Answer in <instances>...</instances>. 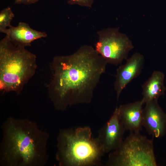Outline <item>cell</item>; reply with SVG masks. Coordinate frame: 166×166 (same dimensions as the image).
Wrapping results in <instances>:
<instances>
[{
    "label": "cell",
    "instance_id": "cell-1",
    "mask_svg": "<svg viewBox=\"0 0 166 166\" xmlns=\"http://www.w3.org/2000/svg\"><path fill=\"white\" fill-rule=\"evenodd\" d=\"M107 64L95 49L88 45L81 46L70 55L55 56L48 87L55 109L63 111L69 106L90 103Z\"/></svg>",
    "mask_w": 166,
    "mask_h": 166
},
{
    "label": "cell",
    "instance_id": "cell-2",
    "mask_svg": "<svg viewBox=\"0 0 166 166\" xmlns=\"http://www.w3.org/2000/svg\"><path fill=\"white\" fill-rule=\"evenodd\" d=\"M1 166H44L49 158V133L26 118H7L1 126Z\"/></svg>",
    "mask_w": 166,
    "mask_h": 166
},
{
    "label": "cell",
    "instance_id": "cell-3",
    "mask_svg": "<svg viewBox=\"0 0 166 166\" xmlns=\"http://www.w3.org/2000/svg\"><path fill=\"white\" fill-rule=\"evenodd\" d=\"M104 153L89 126L60 129L55 157L59 166H99Z\"/></svg>",
    "mask_w": 166,
    "mask_h": 166
},
{
    "label": "cell",
    "instance_id": "cell-4",
    "mask_svg": "<svg viewBox=\"0 0 166 166\" xmlns=\"http://www.w3.org/2000/svg\"><path fill=\"white\" fill-rule=\"evenodd\" d=\"M6 36L0 42V89L18 94L34 75L36 57Z\"/></svg>",
    "mask_w": 166,
    "mask_h": 166
},
{
    "label": "cell",
    "instance_id": "cell-5",
    "mask_svg": "<svg viewBox=\"0 0 166 166\" xmlns=\"http://www.w3.org/2000/svg\"><path fill=\"white\" fill-rule=\"evenodd\" d=\"M106 166H156L153 140L130 132L118 148L109 153Z\"/></svg>",
    "mask_w": 166,
    "mask_h": 166
},
{
    "label": "cell",
    "instance_id": "cell-6",
    "mask_svg": "<svg viewBox=\"0 0 166 166\" xmlns=\"http://www.w3.org/2000/svg\"><path fill=\"white\" fill-rule=\"evenodd\" d=\"M99 39L95 49L107 64L117 65L127 60L134 48L131 41L118 28L103 29L97 32Z\"/></svg>",
    "mask_w": 166,
    "mask_h": 166
},
{
    "label": "cell",
    "instance_id": "cell-7",
    "mask_svg": "<svg viewBox=\"0 0 166 166\" xmlns=\"http://www.w3.org/2000/svg\"><path fill=\"white\" fill-rule=\"evenodd\" d=\"M125 131L119 118L117 107L110 118L98 131L97 137L105 154L119 147L123 140Z\"/></svg>",
    "mask_w": 166,
    "mask_h": 166
},
{
    "label": "cell",
    "instance_id": "cell-8",
    "mask_svg": "<svg viewBox=\"0 0 166 166\" xmlns=\"http://www.w3.org/2000/svg\"><path fill=\"white\" fill-rule=\"evenodd\" d=\"M145 104L143 109V126L153 137L161 138L166 133V113L159 105L157 100Z\"/></svg>",
    "mask_w": 166,
    "mask_h": 166
},
{
    "label": "cell",
    "instance_id": "cell-9",
    "mask_svg": "<svg viewBox=\"0 0 166 166\" xmlns=\"http://www.w3.org/2000/svg\"><path fill=\"white\" fill-rule=\"evenodd\" d=\"M126 60L125 64L119 66L117 70L114 86L117 101L127 85L140 74L144 59L141 54L136 53Z\"/></svg>",
    "mask_w": 166,
    "mask_h": 166
},
{
    "label": "cell",
    "instance_id": "cell-10",
    "mask_svg": "<svg viewBox=\"0 0 166 166\" xmlns=\"http://www.w3.org/2000/svg\"><path fill=\"white\" fill-rule=\"evenodd\" d=\"M144 104L141 100L117 107L119 118L126 130L138 132L141 130Z\"/></svg>",
    "mask_w": 166,
    "mask_h": 166
},
{
    "label": "cell",
    "instance_id": "cell-11",
    "mask_svg": "<svg viewBox=\"0 0 166 166\" xmlns=\"http://www.w3.org/2000/svg\"><path fill=\"white\" fill-rule=\"evenodd\" d=\"M2 33L13 43L25 47L30 46L32 42L36 40L47 36L45 32L34 30L27 23L22 22L16 26L11 25Z\"/></svg>",
    "mask_w": 166,
    "mask_h": 166
},
{
    "label": "cell",
    "instance_id": "cell-12",
    "mask_svg": "<svg viewBox=\"0 0 166 166\" xmlns=\"http://www.w3.org/2000/svg\"><path fill=\"white\" fill-rule=\"evenodd\" d=\"M164 79V74L161 71H155L153 72L142 86L141 100L144 104L153 100H158L164 94L166 87Z\"/></svg>",
    "mask_w": 166,
    "mask_h": 166
},
{
    "label": "cell",
    "instance_id": "cell-13",
    "mask_svg": "<svg viewBox=\"0 0 166 166\" xmlns=\"http://www.w3.org/2000/svg\"><path fill=\"white\" fill-rule=\"evenodd\" d=\"M14 17L11 9L7 7L0 12V32L2 31L11 25V22Z\"/></svg>",
    "mask_w": 166,
    "mask_h": 166
},
{
    "label": "cell",
    "instance_id": "cell-14",
    "mask_svg": "<svg viewBox=\"0 0 166 166\" xmlns=\"http://www.w3.org/2000/svg\"><path fill=\"white\" fill-rule=\"evenodd\" d=\"M94 0H69L68 3L71 5H77L81 6L90 8Z\"/></svg>",
    "mask_w": 166,
    "mask_h": 166
},
{
    "label": "cell",
    "instance_id": "cell-15",
    "mask_svg": "<svg viewBox=\"0 0 166 166\" xmlns=\"http://www.w3.org/2000/svg\"><path fill=\"white\" fill-rule=\"evenodd\" d=\"M39 0H15L14 3L18 4L30 5L38 2Z\"/></svg>",
    "mask_w": 166,
    "mask_h": 166
}]
</instances>
